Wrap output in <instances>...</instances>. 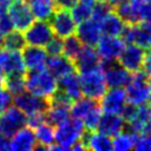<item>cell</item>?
<instances>
[{"label":"cell","instance_id":"obj_1","mask_svg":"<svg viewBox=\"0 0 151 151\" xmlns=\"http://www.w3.org/2000/svg\"><path fill=\"white\" fill-rule=\"evenodd\" d=\"M25 90L39 96L44 99H50L58 90V81L46 67L38 70H28L24 74Z\"/></svg>","mask_w":151,"mask_h":151},{"label":"cell","instance_id":"obj_2","mask_svg":"<svg viewBox=\"0 0 151 151\" xmlns=\"http://www.w3.org/2000/svg\"><path fill=\"white\" fill-rule=\"evenodd\" d=\"M55 127V140L50 147L51 150H71L76 143L81 140L85 133L83 120L74 117H70Z\"/></svg>","mask_w":151,"mask_h":151},{"label":"cell","instance_id":"obj_3","mask_svg":"<svg viewBox=\"0 0 151 151\" xmlns=\"http://www.w3.org/2000/svg\"><path fill=\"white\" fill-rule=\"evenodd\" d=\"M122 116L130 131L134 134H140L151 130V104L149 103L139 106L126 104Z\"/></svg>","mask_w":151,"mask_h":151},{"label":"cell","instance_id":"obj_4","mask_svg":"<svg viewBox=\"0 0 151 151\" xmlns=\"http://www.w3.org/2000/svg\"><path fill=\"white\" fill-rule=\"evenodd\" d=\"M126 101L130 105L139 106L151 100V91L149 85V76L145 72H136L131 74L129 83L125 85Z\"/></svg>","mask_w":151,"mask_h":151},{"label":"cell","instance_id":"obj_5","mask_svg":"<svg viewBox=\"0 0 151 151\" xmlns=\"http://www.w3.org/2000/svg\"><path fill=\"white\" fill-rule=\"evenodd\" d=\"M79 81L81 94L94 100H99L107 90V85L103 73V66L97 70L80 73Z\"/></svg>","mask_w":151,"mask_h":151},{"label":"cell","instance_id":"obj_6","mask_svg":"<svg viewBox=\"0 0 151 151\" xmlns=\"http://www.w3.org/2000/svg\"><path fill=\"white\" fill-rule=\"evenodd\" d=\"M120 37L125 44H136L147 50L151 47V24L145 21L127 24Z\"/></svg>","mask_w":151,"mask_h":151},{"label":"cell","instance_id":"obj_7","mask_svg":"<svg viewBox=\"0 0 151 151\" xmlns=\"http://www.w3.org/2000/svg\"><path fill=\"white\" fill-rule=\"evenodd\" d=\"M48 20L53 34L61 39L70 37L76 32L77 21L73 19L70 9L57 7V9H54Z\"/></svg>","mask_w":151,"mask_h":151},{"label":"cell","instance_id":"obj_8","mask_svg":"<svg viewBox=\"0 0 151 151\" xmlns=\"http://www.w3.org/2000/svg\"><path fill=\"white\" fill-rule=\"evenodd\" d=\"M124 46L125 41L120 37L103 34L96 44V51L103 63H111L117 61Z\"/></svg>","mask_w":151,"mask_h":151},{"label":"cell","instance_id":"obj_9","mask_svg":"<svg viewBox=\"0 0 151 151\" xmlns=\"http://www.w3.org/2000/svg\"><path fill=\"white\" fill-rule=\"evenodd\" d=\"M52 37L53 31L47 20L33 21L26 29H24V38L27 45L45 47Z\"/></svg>","mask_w":151,"mask_h":151},{"label":"cell","instance_id":"obj_10","mask_svg":"<svg viewBox=\"0 0 151 151\" xmlns=\"http://www.w3.org/2000/svg\"><path fill=\"white\" fill-rule=\"evenodd\" d=\"M25 125L27 116L15 106H9L0 113V131L8 138Z\"/></svg>","mask_w":151,"mask_h":151},{"label":"cell","instance_id":"obj_11","mask_svg":"<svg viewBox=\"0 0 151 151\" xmlns=\"http://www.w3.org/2000/svg\"><path fill=\"white\" fill-rule=\"evenodd\" d=\"M12 103L14 104L15 107L21 110L26 116L38 113V112H45L48 105L47 99H44L25 90L15 94Z\"/></svg>","mask_w":151,"mask_h":151},{"label":"cell","instance_id":"obj_12","mask_svg":"<svg viewBox=\"0 0 151 151\" xmlns=\"http://www.w3.org/2000/svg\"><path fill=\"white\" fill-rule=\"evenodd\" d=\"M145 50L136 44H125L117 61L130 73H136L143 68Z\"/></svg>","mask_w":151,"mask_h":151},{"label":"cell","instance_id":"obj_13","mask_svg":"<svg viewBox=\"0 0 151 151\" xmlns=\"http://www.w3.org/2000/svg\"><path fill=\"white\" fill-rule=\"evenodd\" d=\"M99 100L101 111L106 113L122 114L124 107L127 104L125 90L123 87H110V90H106Z\"/></svg>","mask_w":151,"mask_h":151},{"label":"cell","instance_id":"obj_14","mask_svg":"<svg viewBox=\"0 0 151 151\" xmlns=\"http://www.w3.org/2000/svg\"><path fill=\"white\" fill-rule=\"evenodd\" d=\"M103 73L107 87H124L132 74L117 61L103 63Z\"/></svg>","mask_w":151,"mask_h":151},{"label":"cell","instance_id":"obj_15","mask_svg":"<svg viewBox=\"0 0 151 151\" xmlns=\"http://www.w3.org/2000/svg\"><path fill=\"white\" fill-rule=\"evenodd\" d=\"M145 0H123L114 5V12L125 21V24H136L142 20V13Z\"/></svg>","mask_w":151,"mask_h":151},{"label":"cell","instance_id":"obj_16","mask_svg":"<svg viewBox=\"0 0 151 151\" xmlns=\"http://www.w3.org/2000/svg\"><path fill=\"white\" fill-rule=\"evenodd\" d=\"M0 68L5 76L8 74H24L26 67L20 51L2 48L0 50Z\"/></svg>","mask_w":151,"mask_h":151},{"label":"cell","instance_id":"obj_17","mask_svg":"<svg viewBox=\"0 0 151 151\" xmlns=\"http://www.w3.org/2000/svg\"><path fill=\"white\" fill-rule=\"evenodd\" d=\"M79 25L76 28V37L79 39V41L83 45L87 46H96L100 37L103 35L100 25L94 19L90 18L87 20H84L81 22H78Z\"/></svg>","mask_w":151,"mask_h":151},{"label":"cell","instance_id":"obj_18","mask_svg":"<svg viewBox=\"0 0 151 151\" xmlns=\"http://www.w3.org/2000/svg\"><path fill=\"white\" fill-rule=\"evenodd\" d=\"M37 145L34 131L31 126H22L8 139V149L12 151H29Z\"/></svg>","mask_w":151,"mask_h":151},{"label":"cell","instance_id":"obj_19","mask_svg":"<svg viewBox=\"0 0 151 151\" xmlns=\"http://www.w3.org/2000/svg\"><path fill=\"white\" fill-rule=\"evenodd\" d=\"M8 15L13 21L14 29H18L21 32L26 29L34 21V17L29 9V6L24 0L14 1V4L9 6Z\"/></svg>","mask_w":151,"mask_h":151},{"label":"cell","instance_id":"obj_20","mask_svg":"<svg viewBox=\"0 0 151 151\" xmlns=\"http://www.w3.org/2000/svg\"><path fill=\"white\" fill-rule=\"evenodd\" d=\"M74 66L79 71V73H83V72H88L92 70L100 68L103 66V61L100 60L93 46L83 45L80 52L74 59Z\"/></svg>","mask_w":151,"mask_h":151},{"label":"cell","instance_id":"obj_21","mask_svg":"<svg viewBox=\"0 0 151 151\" xmlns=\"http://www.w3.org/2000/svg\"><path fill=\"white\" fill-rule=\"evenodd\" d=\"M21 57L26 70H38L46 66L48 54L46 50L41 46L27 45L22 48Z\"/></svg>","mask_w":151,"mask_h":151},{"label":"cell","instance_id":"obj_22","mask_svg":"<svg viewBox=\"0 0 151 151\" xmlns=\"http://www.w3.org/2000/svg\"><path fill=\"white\" fill-rule=\"evenodd\" d=\"M45 67L57 79H59V78H61V77L76 71L74 63L71 59H68L67 57H65L64 54L48 55Z\"/></svg>","mask_w":151,"mask_h":151},{"label":"cell","instance_id":"obj_23","mask_svg":"<svg viewBox=\"0 0 151 151\" xmlns=\"http://www.w3.org/2000/svg\"><path fill=\"white\" fill-rule=\"evenodd\" d=\"M125 127V119L119 113H106L104 112L101 114V118L99 120V124L97 126L98 131L107 134L110 137L116 136Z\"/></svg>","mask_w":151,"mask_h":151},{"label":"cell","instance_id":"obj_24","mask_svg":"<svg viewBox=\"0 0 151 151\" xmlns=\"http://www.w3.org/2000/svg\"><path fill=\"white\" fill-rule=\"evenodd\" d=\"M81 142L85 146V150L93 151H110L112 150V138L101 132H96L94 130L85 132Z\"/></svg>","mask_w":151,"mask_h":151},{"label":"cell","instance_id":"obj_25","mask_svg":"<svg viewBox=\"0 0 151 151\" xmlns=\"http://www.w3.org/2000/svg\"><path fill=\"white\" fill-rule=\"evenodd\" d=\"M58 91L61 92L65 97H67L71 101L80 98L83 94H81V88H80L79 76H77L76 72H72V73H68L59 78Z\"/></svg>","mask_w":151,"mask_h":151},{"label":"cell","instance_id":"obj_26","mask_svg":"<svg viewBox=\"0 0 151 151\" xmlns=\"http://www.w3.org/2000/svg\"><path fill=\"white\" fill-rule=\"evenodd\" d=\"M34 136L37 140V145L34 150H48L55 140V129L47 122L41 123L40 125L34 127Z\"/></svg>","mask_w":151,"mask_h":151},{"label":"cell","instance_id":"obj_27","mask_svg":"<svg viewBox=\"0 0 151 151\" xmlns=\"http://www.w3.org/2000/svg\"><path fill=\"white\" fill-rule=\"evenodd\" d=\"M101 33L105 35H117L120 37L126 24L125 21L113 11H111L105 18L99 21Z\"/></svg>","mask_w":151,"mask_h":151},{"label":"cell","instance_id":"obj_28","mask_svg":"<svg viewBox=\"0 0 151 151\" xmlns=\"http://www.w3.org/2000/svg\"><path fill=\"white\" fill-rule=\"evenodd\" d=\"M27 4L37 20H48L55 9L54 0H27Z\"/></svg>","mask_w":151,"mask_h":151},{"label":"cell","instance_id":"obj_29","mask_svg":"<svg viewBox=\"0 0 151 151\" xmlns=\"http://www.w3.org/2000/svg\"><path fill=\"white\" fill-rule=\"evenodd\" d=\"M94 0H78L73 7L70 9L73 19L78 22L87 20L92 17V11L94 6Z\"/></svg>","mask_w":151,"mask_h":151},{"label":"cell","instance_id":"obj_30","mask_svg":"<svg viewBox=\"0 0 151 151\" xmlns=\"http://www.w3.org/2000/svg\"><path fill=\"white\" fill-rule=\"evenodd\" d=\"M97 104V100L87 98V97H80L76 100H73L70 105V113L71 117L83 119V117Z\"/></svg>","mask_w":151,"mask_h":151},{"label":"cell","instance_id":"obj_31","mask_svg":"<svg viewBox=\"0 0 151 151\" xmlns=\"http://www.w3.org/2000/svg\"><path fill=\"white\" fill-rule=\"evenodd\" d=\"M136 134L131 131H120L112 139V150L116 151H127L134 147Z\"/></svg>","mask_w":151,"mask_h":151},{"label":"cell","instance_id":"obj_32","mask_svg":"<svg viewBox=\"0 0 151 151\" xmlns=\"http://www.w3.org/2000/svg\"><path fill=\"white\" fill-rule=\"evenodd\" d=\"M1 45L7 50L21 51L26 46V41H25L24 34L21 33V31L13 29V31H11V32H8L7 34L4 35Z\"/></svg>","mask_w":151,"mask_h":151},{"label":"cell","instance_id":"obj_33","mask_svg":"<svg viewBox=\"0 0 151 151\" xmlns=\"http://www.w3.org/2000/svg\"><path fill=\"white\" fill-rule=\"evenodd\" d=\"M81 47H83V44L79 41V39L74 34L63 39V54L68 59H71L73 63L78 53L80 52Z\"/></svg>","mask_w":151,"mask_h":151},{"label":"cell","instance_id":"obj_34","mask_svg":"<svg viewBox=\"0 0 151 151\" xmlns=\"http://www.w3.org/2000/svg\"><path fill=\"white\" fill-rule=\"evenodd\" d=\"M24 74H8V76H5V80H4L5 88L12 96H15V94H18V93H20V92H22L25 90Z\"/></svg>","mask_w":151,"mask_h":151},{"label":"cell","instance_id":"obj_35","mask_svg":"<svg viewBox=\"0 0 151 151\" xmlns=\"http://www.w3.org/2000/svg\"><path fill=\"white\" fill-rule=\"evenodd\" d=\"M101 114H103V111H101L100 106L98 104H96L81 119L85 129H87L88 131L96 130L98 124H99V120L101 118Z\"/></svg>","mask_w":151,"mask_h":151},{"label":"cell","instance_id":"obj_36","mask_svg":"<svg viewBox=\"0 0 151 151\" xmlns=\"http://www.w3.org/2000/svg\"><path fill=\"white\" fill-rule=\"evenodd\" d=\"M111 11H113V5L110 1H97V4L94 2L93 11H92V17L91 18L99 22Z\"/></svg>","mask_w":151,"mask_h":151},{"label":"cell","instance_id":"obj_37","mask_svg":"<svg viewBox=\"0 0 151 151\" xmlns=\"http://www.w3.org/2000/svg\"><path fill=\"white\" fill-rule=\"evenodd\" d=\"M133 149L138 151H151V130L140 134H136Z\"/></svg>","mask_w":151,"mask_h":151},{"label":"cell","instance_id":"obj_38","mask_svg":"<svg viewBox=\"0 0 151 151\" xmlns=\"http://www.w3.org/2000/svg\"><path fill=\"white\" fill-rule=\"evenodd\" d=\"M45 50L48 55L63 54V39L59 37H52L51 40L45 45Z\"/></svg>","mask_w":151,"mask_h":151},{"label":"cell","instance_id":"obj_39","mask_svg":"<svg viewBox=\"0 0 151 151\" xmlns=\"http://www.w3.org/2000/svg\"><path fill=\"white\" fill-rule=\"evenodd\" d=\"M12 100H13L12 94L6 88L0 87V113L12 105Z\"/></svg>","mask_w":151,"mask_h":151},{"label":"cell","instance_id":"obj_40","mask_svg":"<svg viewBox=\"0 0 151 151\" xmlns=\"http://www.w3.org/2000/svg\"><path fill=\"white\" fill-rule=\"evenodd\" d=\"M13 29H14V25H13V21L11 19V17L8 15V13L0 17V31L2 32V34L5 35Z\"/></svg>","mask_w":151,"mask_h":151},{"label":"cell","instance_id":"obj_41","mask_svg":"<svg viewBox=\"0 0 151 151\" xmlns=\"http://www.w3.org/2000/svg\"><path fill=\"white\" fill-rule=\"evenodd\" d=\"M143 68L144 72L151 77V47L147 48V51L144 54V61H143Z\"/></svg>","mask_w":151,"mask_h":151},{"label":"cell","instance_id":"obj_42","mask_svg":"<svg viewBox=\"0 0 151 151\" xmlns=\"http://www.w3.org/2000/svg\"><path fill=\"white\" fill-rule=\"evenodd\" d=\"M140 21H145V22L151 24V2H146L144 5L143 13H142V20Z\"/></svg>","mask_w":151,"mask_h":151},{"label":"cell","instance_id":"obj_43","mask_svg":"<svg viewBox=\"0 0 151 151\" xmlns=\"http://www.w3.org/2000/svg\"><path fill=\"white\" fill-rule=\"evenodd\" d=\"M77 1H78V0H54L55 7L66 8V9H71V8L73 7V5H74Z\"/></svg>","mask_w":151,"mask_h":151},{"label":"cell","instance_id":"obj_44","mask_svg":"<svg viewBox=\"0 0 151 151\" xmlns=\"http://www.w3.org/2000/svg\"><path fill=\"white\" fill-rule=\"evenodd\" d=\"M11 6V0H0V17L8 13Z\"/></svg>","mask_w":151,"mask_h":151},{"label":"cell","instance_id":"obj_45","mask_svg":"<svg viewBox=\"0 0 151 151\" xmlns=\"http://www.w3.org/2000/svg\"><path fill=\"white\" fill-rule=\"evenodd\" d=\"M4 150H8V137H6L0 131V151Z\"/></svg>","mask_w":151,"mask_h":151},{"label":"cell","instance_id":"obj_46","mask_svg":"<svg viewBox=\"0 0 151 151\" xmlns=\"http://www.w3.org/2000/svg\"><path fill=\"white\" fill-rule=\"evenodd\" d=\"M4 80H5V74H4V72L0 68V87L4 86Z\"/></svg>","mask_w":151,"mask_h":151},{"label":"cell","instance_id":"obj_47","mask_svg":"<svg viewBox=\"0 0 151 151\" xmlns=\"http://www.w3.org/2000/svg\"><path fill=\"white\" fill-rule=\"evenodd\" d=\"M120 1H123V0H110V2H111L113 6H114L116 4H118V2H120Z\"/></svg>","mask_w":151,"mask_h":151},{"label":"cell","instance_id":"obj_48","mask_svg":"<svg viewBox=\"0 0 151 151\" xmlns=\"http://www.w3.org/2000/svg\"><path fill=\"white\" fill-rule=\"evenodd\" d=\"M2 39H4V34H2V32L0 31V45L2 44Z\"/></svg>","mask_w":151,"mask_h":151},{"label":"cell","instance_id":"obj_49","mask_svg":"<svg viewBox=\"0 0 151 151\" xmlns=\"http://www.w3.org/2000/svg\"><path fill=\"white\" fill-rule=\"evenodd\" d=\"M149 85H150V91H151V77H149Z\"/></svg>","mask_w":151,"mask_h":151},{"label":"cell","instance_id":"obj_50","mask_svg":"<svg viewBox=\"0 0 151 151\" xmlns=\"http://www.w3.org/2000/svg\"><path fill=\"white\" fill-rule=\"evenodd\" d=\"M94 1L97 2V1H110V0H94Z\"/></svg>","mask_w":151,"mask_h":151},{"label":"cell","instance_id":"obj_51","mask_svg":"<svg viewBox=\"0 0 151 151\" xmlns=\"http://www.w3.org/2000/svg\"><path fill=\"white\" fill-rule=\"evenodd\" d=\"M11 1H21V0H11Z\"/></svg>","mask_w":151,"mask_h":151}]
</instances>
